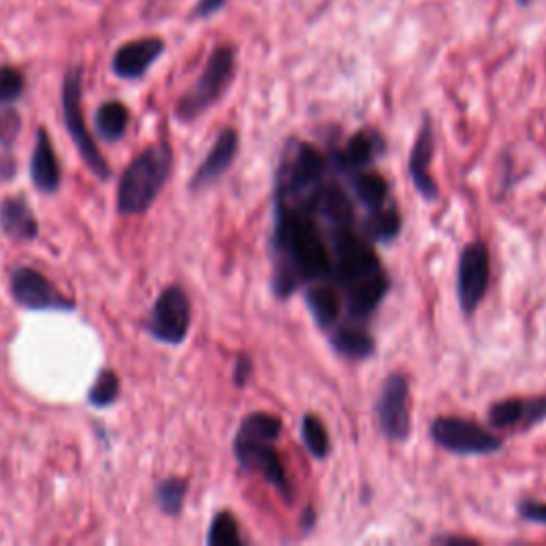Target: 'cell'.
I'll use <instances>...</instances> for the list:
<instances>
[{"label": "cell", "mask_w": 546, "mask_h": 546, "mask_svg": "<svg viewBox=\"0 0 546 546\" xmlns=\"http://www.w3.org/2000/svg\"><path fill=\"white\" fill-rule=\"evenodd\" d=\"M352 167L337 141L318 148L291 137L273 173L271 218L291 222L325 244L329 284L301 293V299L337 357L367 361L378 350L372 320L391 291L389 271L376 246L393 244L404 220L399 207L367 210L352 188Z\"/></svg>", "instance_id": "6da1fadb"}, {"label": "cell", "mask_w": 546, "mask_h": 546, "mask_svg": "<svg viewBox=\"0 0 546 546\" xmlns=\"http://www.w3.org/2000/svg\"><path fill=\"white\" fill-rule=\"evenodd\" d=\"M282 429L280 416L265 410L248 412L235 431L231 448L239 470L259 476L265 485L276 489L286 504H293L297 489L276 446Z\"/></svg>", "instance_id": "7a4b0ae2"}, {"label": "cell", "mask_w": 546, "mask_h": 546, "mask_svg": "<svg viewBox=\"0 0 546 546\" xmlns=\"http://www.w3.org/2000/svg\"><path fill=\"white\" fill-rule=\"evenodd\" d=\"M175 154L169 141H158L137 154L120 175L116 212L120 216H143L152 210L160 192L171 180Z\"/></svg>", "instance_id": "3957f363"}, {"label": "cell", "mask_w": 546, "mask_h": 546, "mask_svg": "<svg viewBox=\"0 0 546 546\" xmlns=\"http://www.w3.org/2000/svg\"><path fill=\"white\" fill-rule=\"evenodd\" d=\"M237 73V50L231 43H222L214 47V52L207 58L199 79L192 84L175 105L173 116L180 124L197 122L231 88Z\"/></svg>", "instance_id": "277c9868"}, {"label": "cell", "mask_w": 546, "mask_h": 546, "mask_svg": "<svg viewBox=\"0 0 546 546\" xmlns=\"http://www.w3.org/2000/svg\"><path fill=\"white\" fill-rule=\"evenodd\" d=\"M82 82H84V69L82 67H71L67 73H64L62 79V120L64 126H67V133L73 139L75 148L82 156L84 165L88 171L94 175L99 182H109L111 175V165L101 154L99 143L94 141L90 128L86 126L84 120V109H82Z\"/></svg>", "instance_id": "5b68a950"}, {"label": "cell", "mask_w": 546, "mask_h": 546, "mask_svg": "<svg viewBox=\"0 0 546 546\" xmlns=\"http://www.w3.org/2000/svg\"><path fill=\"white\" fill-rule=\"evenodd\" d=\"M429 438L457 457H491L504 451L502 436L463 416H436L429 423Z\"/></svg>", "instance_id": "8992f818"}, {"label": "cell", "mask_w": 546, "mask_h": 546, "mask_svg": "<svg viewBox=\"0 0 546 546\" xmlns=\"http://www.w3.org/2000/svg\"><path fill=\"white\" fill-rule=\"evenodd\" d=\"M192 325V303L186 293V288L180 284L165 286L148 316L143 318V331H146L152 340L165 346H182L190 333Z\"/></svg>", "instance_id": "52a82bcc"}, {"label": "cell", "mask_w": 546, "mask_h": 546, "mask_svg": "<svg viewBox=\"0 0 546 546\" xmlns=\"http://www.w3.org/2000/svg\"><path fill=\"white\" fill-rule=\"evenodd\" d=\"M491 284V250L485 239H474L459 254L455 293L465 316H474Z\"/></svg>", "instance_id": "ba28073f"}, {"label": "cell", "mask_w": 546, "mask_h": 546, "mask_svg": "<svg viewBox=\"0 0 546 546\" xmlns=\"http://www.w3.org/2000/svg\"><path fill=\"white\" fill-rule=\"evenodd\" d=\"M376 421L384 438L393 444H406L412 433L410 380L406 374L391 372L382 380L376 397Z\"/></svg>", "instance_id": "9c48e42d"}, {"label": "cell", "mask_w": 546, "mask_h": 546, "mask_svg": "<svg viewBox=\"0 0 546 546\" xmlns=\"http://www.w3.org/2000/svg\"><path fill=\"white\" fill-rule=\"evenodd\" d=\"M11 299L30 312H75L77 303L35 267L20 265L9 273Z\"/></svg>", "instance_id": "30bf717a"}, {"label": "cell", "mask_w": 546, "mask_h": 546, "mask_svg": "<svg viewBox=\"0 0 546 546\" xmlns=\"http://www.w3.org/2000/svg\"><path fill=\"white\" fill-rule=\"evenodd\" d=\"M546 421V395L506 397L487 408L491 429L527 433Z\"/></svg>", "instance_id": "8fae6325"}, {"label": "cell", "mask_w": 546, "mask_h": 546, "mask_svg": "<svg viewBox=\"0 0 546 546\" xmlns=\"http://www.w3.org/2000/svg\"><path fill=\"white\" fill-rule=\"evenodd\" d=\"M433 154H436V131H433V122L429 116H423L421 128L416 133V139L412 143L410 158H408V175L412 180V186L423 201L436 203L440 199L438 182L433 180L429 173Z\"/></svg>", "instance_id": "7c38bea8"}, {"label": "cell", "mask_w": 546, "mask_h": 546, "mask_svg": "<svg viewBox=\"0 0 546 546\" xmlns=\"http://www.w3.org/2000/svg\"><path fill=\"white\" fill-rule=\"evenodd\" d=\"M237 154H239V133L231 126L222 128L214 141V146L203 158V163L195 169V173H192L188 190L197 195V192H203L210 186H214L216 182H220L233 167Z\"/></svg>", "instance_id": "4fadbf2b"}, {"label": "cell", "mask_w": 546, "mask_h": 546, "mask_svg": "<svg viewBox=\"0 0 546 546\" xmlns=\"http://www.w3.org/2000/svg\"><path fill=\"white\" fill-rule=\"evenodd\" d=\"M167 45L160 37H143L137 41H128L111 58V71L116 77L135 82L150 71L152 64L165 54Z\"/></svg>", "instance_id": "5bb4252c"}, {"label": "cell", "mask_w": 546, "mask_h": 546, "mask_svg": "<svg viewBox=\"0 0 546 546\" xmlns=\"http://www.w3.org/2000/svg\"><path fill=\"white\" fill-rule=\"evenodd\" d=\"M30 182L41 195H56L62 186V165L56 154V148L52 143L50 133L45 131L43 126L37 128L35 137V148L30 154Z\"/></svg>", "instance_id": "9a60e30c"}, {"label": "cell", "mask_w": 546, "mask_h": 546, "mask_svg": "<svg viewBox=\"0 0 546 546\" xmlns=\"http://www.w3.org/2000/svg\"><path fill=\"white\" fill-rule=\"evenodd\" d=\"M0 233L15 244H30L39 237V220L26 197L15 195L0 201Z\"/></svg>", "instance_id": "2e32d148"}, {"label": "cell", "mask_w": 546, "mask_h": 546, "mask_svg": "<svg viewBox=\"0 0 546 546\" xmlns=\"http://www.w3.org/2000/svg\"><path fill=\"white\" fill-rule=\"evenodd\" d=\"M128 124H131V111L122 101H105L94 114V131L105 143L124 139Z\"/></svg>", "instance_id": "e0dca14e"}, {"label": "cell", "mask_w": 546, "mask_h": 546, "mask_svg": "<svg viewBox=\"0 0 546 546\" xmlns=\"http://www.w3.org/2000/svg\"><path fill=\"white\" fill-rule=\"evenodd\" d=\"M190 491V483L182 476H169L158 480L154 487V502L158 506V510L163 512L165 517L178 519L184 506H186V497Z\"/></svg>", "instance_id": "ac0fdd59"}, {"label": "cell", "mask_w": 546, "mask_h": 546, "mask_svg": "<svg viewBox=\"0 0 546 546\" xmlns=\"http://www.w3.org/2000/svg\"><path fill=\"white\" fill-rule=\"evenodd\" d=\"M299 433H301V442L305 446V451L310 453L312 459H316V461H327L329 459V455H331V438H329V431H327L323 419H320L318 414L305 412L301 416Z\"/></svg>", "instance_id": "d6986e66"}, {"label": "cell", "mask_w": 546, "mask_h": 546, "mask_svg": "<svg viewBox=\"0 0 546 546\" xmlns=\"http://www.w3.org/2000/svg\"><path fill=\"white\" fill-rule=\"evenodd\" d=\"M207 546H242L246 540L242 538V532H239V523L231 510H218L210 529H207Z\"/></svg>", "instance_id": "ffe728a7"}, {"label": "cell", "mask_w": 546, "mask_h": 546, "mask_svg": "<svg viewBox=\"0 0 546 546\" xmlns=\"http://www.w3.org/2000/svg\"><path fill=\"white\" fill-rule=\"evenodd\" d=\"M120 391H122V380L120 376L114 372V369H101L99 374H96L92 387L88 391V404L92 408H109L114 406L116 401L120 399Z\"/></svg>", "instance_id": "44dd1931"}, {"label": "cell", "mask_w": 546, "mask_h": 546, "mask_svg": "<svg viewBox=\"0 0 546 546\" xmlns=\"http://www.w3.org/2000/svg\"><path fill=\"white\" fill-rule=\"evenodd\" d=\"M26 90V77L20 69L9 67H0V107L3 105H13L18 103Z\"/></svg>", "instance_id": "7402d4cb"}, {"label": "cell", "mask_w": 546, "mask_h": 546, "mask_svg": "<svg viewBox=\"0 0 546 546\" xmlns=\"http://www.w3.org/2000/svg\"><path fill=\"white\" fill-rule=\"evenodd\" d=\"M22 133V114L13 105L0 107V150L11 152Z\"/></svg>", "instance_id": "603a6c76"}, {"label": "cell", "mask_w": 546, "mask_h": 546, "mask_svg": "<svg viewBox=\"0 0 546 546\" xmlns=\"http://www.w3.org/2000/svg\"><path fill=\"white\" fill-rule=\"evenodd\" d=\"M517 515L534 525H546V502L538 500H529V497H523V500L517 502Z\"/></svg>", "instance_id": "cb8c5ba5"}, {"label": "cell", "mask_w": 546, "mask_h": 546, "mask_svg": "<svg viewBox=\"0 0 546 546\" xmlns=\"http://www.w3.org/2000/svg\"><path fill=\"white\" fill-rule=\"evenodd\" d=\"M252 376H254V359L250 355H246V352H242V355H237V359L233 363L231 380L237 389H244L250 384Z\"/></svg>", "instance_id": "d4e9b609"}, {"label": "cell", "mask_w": 546, "mask_h": 546, "mask_svg": "<svg viewBox=\"0 0 546 546\" xmlns=\"http://www.w3.org/2000/svg\"><path fill=\"white\" fill-rule=\"evenodd\" d=\"M224 5H227V0H199V3L192 7L190 20L212 18V15H216V13H220L224 9Z\"/></svg>", "instance_id": "484cf974"}, {"label": "cell", "mask_w": 546, "mask_h": 546, "mask_svg": "<svg viewBox=\"0 0 546 546\" xmlns=\"http://www.w3.org/2000/svg\"><path fill=\"white\" fill-rule=\"evenodd\" d=\"M15 171H18V163H15V158L11 156V152H5V156H0V180H13Z\"/></svg>", "instance_id": "4316f807"}, {"label": "cell", "mask_w": 546, "mask_h": 546, "mask_svg": "<svg viewBox=\"0 0 546 546\" xmlns=\"http://www.w3.org/2000/svg\"><path fill=\"white\" fill-rule=\"evenodd\" d=\"M314 527H316V512H314L312 506H308V508H305V510L301 512L299 529H301V534H303V536H310V532H312Z\"/></svg>", "instance_id": "83f0119b"}, {"label": "cell", "mask_w": 546, "mask_h": 546, "mask_svg": "<svg viewBox=\"0 0 546 546\" xmlns=\"http://www.w3.org/2000/svg\"><path fill=\"white\" fill-rule=\"evenodd\" d=\"M431 542H436V544H440V542H476V540H472V538H461V536H451V534H446V536H433V538H431Z\"/></svg>", "instance_id": "f1b7e54d"}, {"label": "cell", "mask_w": 546, "mask_h": 546, "mask_svg": "<svg viewBox=\"0 0 546 546\" xmlns=\"http://www.w3.org/2000/svg\"><path fill=\"white\" fill-rule=\"evenodd\" d=\"M517 3H519V5H521V7H527V5H529V3H532V0H517Z\"/></svg>", "instance_id": "f546056e"}]
</instances>
